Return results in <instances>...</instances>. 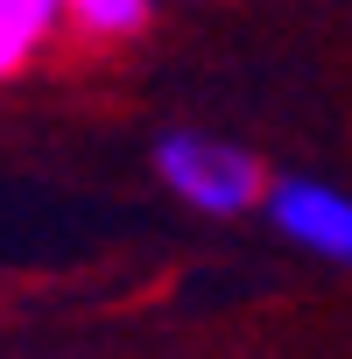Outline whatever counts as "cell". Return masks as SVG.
<instances>
[{"label":"cell","instance_id":"cell-4","mask_svg":"<svg viewBox=\"0 0 352 359\" xmlns=\"http://www.w3.org/2000/svg\"><path fill=\"white\" fill-rule=\"evenodd\" d=\"M155 22V0H71V43L113 50V43H141Z\"/></svg>","mask_w":352,"mask_h":359},{"label":"cell","instance_id":"cell-3","mask_svg":"<svg viewBox=\"0 0 352 359\" xmlns=\"http://www.w3.org/2000/svg\"><path fill=\"white\" fill-rule=\"evenodd\" d=\"M57 43H71V0H0V85L36 71Z\"/></svg>","mask_w":352,"mask_h":359},{"label":"cell","instance_id":"cell-1","mask_svg":"<svg viewBox=\"0 0 352 359\" xmlns=\"http://www.w3.org/2000/svg\"><path fill=\"white\" fill-rule=\"evenodd\" d=\"M155 184L176 198V205H191L205 219H247L261 212L268 184L275 176L261 169L254 148L226 141V134H198V127H176L155 141Z\"/></svg>","mask_w":352,"mask_h":359},{"label":"cell","instance_id":"cell-2","mask_svg":"<svg viewBox=\"0 0 352 359\" xmlns=\"http://www.w3.org/2000/svg\"><path fill=\"white\" fill-rule=\"evenodd\" d=\"M268 226L310 254V261H331V268H352V191L324 184V176H275L268 198H261Z\"/></svg>","mask_w":352,"mask_h":359}]
</instances>
